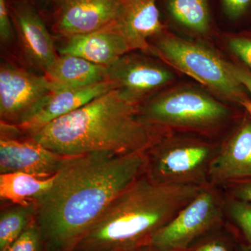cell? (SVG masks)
Here are the masks:
<instances>
[{
	"label": "cell",
	"instance_id": "ffe728a7",
	"mask_svg": "<svg viewBox=\"0 0 251 251\" xmlns=\"http://www.w3.org/2000/svg\"><path fill=\"white\" fill-rule=\"evenodd\" d=\"M36 204L15 205L1 211L0 215V251L10 244L36 220Z\"/></svg>",
	"mask_w": 251,
	"mask_h": 251
},
{
	"label": "cell",
	"instance_id": "5b68a950",
	"mask_svg": "<svg viewBox=\"0 0 251 251\" xmlns=\"http://www.w3.org/2000/svg\"><path fill=\"white\" fill-rule=\"evenodd\" d=\"M229 116L226 105L206 92L191 87L153 96L140 105L138 110L143 123L161 130H209L219 126Z\"/></svg>",
	"mask_w": 251,
	"mask_h": 251
},
{
	"label": "cell",
	"instance_id": "f1b7e54d",
	"mask_svg": "<svg viewBox=\"0 0 251 251\" xmlns=\"http://www.w3.org/2000/svg\"><path fill=\"white\" fill-rule=\"evenodd\" d=\"M29 1H31L36 6H37L38 3H40L41 5L52 4V7L54 9V6H55L59 0H29Z\"/></svg>",
	"mask_w": 251,
	"mask_h": 251
},
{
	"label": "cell",
	"instance_id": "83f0119b",
	"mask_svg": "<svg viewBox=\"0 0 251 251\" xmlns=\"http://www.w3.org/2000/svg\"><path fill=\"white\" fill-rule=\"evenodd\" d=\"M231 67H232L234 75L244 86L246 90L251 94V73L247 69L235 65V64H231Z\"/></svg>",
	"mask_w": 251,
	"mask_h": 251
},
{
	"label": "cell",
	"instance_id": "e0dca14e",
	"mask_svg": "<svg viewBox=\"0 0 251 251\" xmlns=\"http://www.w3.org/2000/svg\"><path fill=\"white\" fill-rule=\"evenodd\" d=\"M44 75L54 90L86 87L108 80V68L69 54L57 56Z\"/></svg>",
	"mask_w": 251,
	"mask_h": 251
},
{
	"label": "cell",
	"instance_id": "ba28073f",
	"mask_svg": "<svg viewBox=\"0 0 251 251\" xmlns=\"http://www.w3.org/2000/svg\"><path fill=\"white\" fill-rule=\"evenodd\" d=\"M55 90L45 75H39L14 63L0 66L1 123L18 126Z\"/></svg>",
	"mask_w": 251,
	"mask_h": 251
},
{
	"label": "cell",
	"instance_id": "cb8c5ba5",
	"mask_svg": "<svg viewBox=\"0 0 251 251\" xmlns=\"http://www.w3.org/2000/svg\"><path fill=\"white\" fill-rule=\"evenodd\" d=\"M15 37L14 25L10 14L9 0H0V39L1 44L9 46Z\"/></svg>",
	"mask_w": 251,
	"mask_h": 251
},
{
	"label": "cell",
	"instance_id": "4dcf8cb0",
	"mask_svg": "<svg viewBox=\"0 0 251 251\" xmlns=\"http://www.w3.org/2000/svg\"><path fill=\"white\" fill-rule=\"evenodd\" d=\"M239 251H251V245L242 242L239 248Z\"/></svg>",
	"mask_w": 251,
	"mask_h": 251
},
{
	"label": "cell",
	"instance_id": "2e32d148",
	"mask_svg": "<svg viewBox=\"0 0 251 251\" xmlns=\"http://www.w3.org/2000/svg\"><path fill=\"white\" fill-rule=\"evenodd\" d=\"M66 39L59 49V54L76 56L107 68L130 52L123 36L110 25L98 31Z\"/></svg>",
	"mask_w": 251,
	"mask_h": 251
},
{
	"label": "cell",
	"instance_id": "d4e9b609",
	"mask_svg": "<svg viewBox=\"0 0 251 251\" xmlns=\"http://www.w3.org/2000/svg\"><path fill=\"white\" fill-rule=\"evenodd\" d=\"M227 44L229 50L251 71V39L232 37L229 39Z\"/></svg>",
	"mask_w": 251,
	"mask_h": 251
},
{
	"label": "cell",
	"instance_id": "7402d4cb",
	"mask_svg": "<svg viewBox=\"0 0 251 251\" xmlns=\"http://www.w3.org/2000/svg\"><path fill=\"white\" fill-rule=\"evenodd\" d=\"M226 209L244 242L251 245V203L232 197L226 203Z\"/></svg>",
	"mask_w": 251,
	"mask_h": 251
},
{
	"label": "cell",
	"instance_id": "9a60e30c",
	"mask_svg": "<svg viewBox=\"0 0 251 251\" xmlns=\"http://www.w3.org/2000/svg\"><path fill=\"white\" fill-rule=\"evenodd\" d=\"M243 180H251V120H244L218 149L209 171L211 184Z\"/></svg>",
	"mask_w": 251,
	"mask_h": 251
},
{
	"label": "cell",
	"instance_id": "5bb4252c",
	"mask_svg": "<svg viewBox=\"0 0 251 251\" xmlns=\"http://www.w3.org/2000/svg\"><path fill=\"white\" fill-rule=\"evenodd\" d=\"M113 89L111 82L107 80L86 87L53 90L25 120L16 126L23 133L29 134Z\"/></svg>",
	"mask_w": 251,
	"mask_h": 251
},
{
	"label": "cell",
	"instance_id": "484cf974",
	"mask_svg": "<svg viewBox=\"0 0 251 251\" xmlns=\"http://www.w3.org/2000/svg\"><path fill=\"white\" fill-rule=\"evenodd\" d=\"M226 14L229 18L235 19L240 17L249 5L251 0H221Z\"/></svg>",
	"mask_w": 251,
	"mask_h": 251
},
{
	"label": "cell",
	"instance_id": "7c38bea8",
	"mask_svg": "<svg viewBox=\"0 0 251 251\" xmlns=\"http://www.w3.org/2000/svg\"><path fill=\"white\" fill-rule=\"evenodd\" d=\"M119 0H59L53 9V29L67 38L98 31L111 24Z\"/></svg>",
	"mask_w": 251,
	"mask_h": 251
},
{
	"label": "cell",
	"instance_id": "8fae6325",
	"mask_svg": "<svg viewBox=\"0 0 251 251\" xmlns=\"http://www.w3.org/2000/svg\"><path fill=\"white\" fill-rule=\"evenodd\" d=\"M11 134L1 133L0 174L23 173L52 176L58 173L69 156L51 151L31 138H16V127L6 126Z\"/></svg>",
	"mask_w": 251,
	"mask_h": 251
},
{
	"label": "cell",
	"instance_id": "44dd1931",
	"mask_svg": "<svg viewBox=\"0 0 251 251\" xmlns=\"http://www.w3.org/2000/svg\"><path fill=\"white\" fill-rule=\"evenodd\" d=\"M242 243L221 226L198 239L186 251H239Z\"/></svg>",
	"mask_w": 251,
	"mask_h": 251
},
{
	"label": "cell",
	"instance_id": "603a6c76",
	"mask_svg": "<svg viewBox=\"0 0 251 251\" xmlns=\"http://www.w3.org/2000/svg\"><path fill=\"white\" fill-rule=\"evenodd\" d=\"M4 251H45L44 239L36 220Z\"/></svg>",
	"mask_w": 251,
	"mask_h": 251
},
{
	"label": "cell",
	"instance_id": "8992f818",
	"mask_svg": "<svg viewBox=\"0 0 251 251\" xmlns=\"http://www.w3.org/2000/svg\"><path fill=\"white\" fill-rule=\"evenodd\" d=\"M218 149L202 140L162 135L145 152V175L158 184L206 186Z\"/></svg>",
	"mask_w": 251,
	"mask_h": 251
},
{
	"label": "cell",
	"instance_id": "277c9868",
	"mask_svg": "<svg viewBox=\"0 0 251 251\" xmlns=\"http://www.w3.org/2000/svg\"><path fill=\"white\" fill-rule=\"evenodd\" d=\"M150 50L168 65L197 80L229 101L240 105L251 117L247 90L226 62L205 46L163 33L151 39Z\"/></svg>",
	"mask_w": 251,
	"mask_h": 251
},
{
	"label": "cell",
	"instance_id": "4316f807",
	"mask_svg": "<svg viewBox=\"0 0 251 251\" xmlns=\"http://www.w3.org/2000/svg\"><path fill=\"white\" fill-rule=\"evenodd\" d=\"M231 191L232 197L251 203V180L239 181Z\"/></svg>",
	"mask_w": 251,
	"mask_h": 251
},
{
	"label": "cell",
	"instance_id": "4fadbf2b",
	"mask_svg": "<svg viewBox=\"0 0 251 251\" xmlns=\"http://www.w3.org/2000/svg\"><path fill=\"white\" fill-rule=\"evenodd\" d=\"M129 46L130 51L148 52L151 39L164 32L156 0H119L118 9L110 24Z\"/></svg>",
	"mask_w": 251,
	"mask_h": 251
},
{
	"label": "cell",
	"instance_id": "f546056e",
	"mask_svg": "<svg viewBox=\"0 0 251 251\" xmlns=\"http://www.w3.org/2000/svg\"><path fill=\"white\" fill-rule=\"evenodd\" d=\"M130 251H159L157 250L156 248L153 247L151 244H147V245L143 246V247H140L138 248V249H135L134 250Z\"/></svg>",
	"mask_w": 251,
	"mask_h": 251
},
{
	"label": "cell",
	"instance_id": "6da1fadb",
	"mask_svg": "<svg viewBox=\"0 0 251 251\" xmlns=\"http://www.w3.org/2000/svg\"><path fill=\"white\" fill-rule=\"evenodd\" d=\"M145 152L69 156L36 202L45 251H73L118 197L145 174Z\"/></svg>",
	"mask_w": 251,
	"mask_h": 251
},
{
	"label": "cell",
	"instance_id": "9c48e42d",
	"mask_svg": "<svg viewBox=\"0 0 251 251\" xmlns=\"http://www.w3.org/2000/svg\"><path fill=\"white\" fill-rule=\"evenodd\" d=\"M108 75L124 99L138 105L175 78L174 74L159 63L130 52L108 67Z\"/></svg>",
	"mask_w": 251,
	"mask_h": 251
},
{
	"label": "cell",
	"instance_id": "52a82bcc",
	"mask_svg": "<svg viewBox=\"0 0 251 251\" xmlns=\"http://www.w3.org/2000/svg\"><path fill=\"white\" fill-rule=\"evenodd\" d=\"M222 206L206 186L153 236L150 244L159 251H186L213 229L223 226Z\"/></svg>",
	"mask_w": 251,
	"mask_h": 251
},
{
	"label": "cell",
	"instance_id": "ac0fdd59",
	"mask_svg": "<svg viewBox=\"0 0 251 251\" xmlns=\"http://www.w3.org/2000/svg\"><path fill=\"white\" fill-rule=\"evenodd\" d=\"M56 174L49 177L23 173L0 174L1 201L15 205L36 204L53 184Z\"/></svg>",
	"mask_w": 251,
	"mask_h": 251
},
{
	"label": "cell",
	"instance_id": "7a4b0ae2",
	"mask_svg": "<svg viewBox=\"0 0 251 251\" xmlns=\"http://www.w3.org/2000/svg\"><path fill=\"white\" fill-rule=\"evenodd\" d=\"M139 106L113 89L27 137L64 156L145 152L163 130L143 123Z\"/></svg>",
	"mask_w": 251,
	"mask_h": 251
},
{
	"label": "cell",
	"instance_id": "30bf717a",
	"mask_svg": "<svg viewBox=\"0 0 251 251\" xmlns=\"http://www.w3.org/2000/svg\"><path fill=\"white\" fill-rule=\"evenodd\" d=\"M15 36L28 64L44 73L57 57L42 14L29 0H9Z\"/></svg>",
	"mask_w": 251,
	"mask_h": 251
},
{
	"label": "cell",
	"instance_id": "d6986e66",
	"mask_svg": "<svg viewBox=\"0 0 251 251\" xmlns=\"http://www.w3.org/2000/svg\"><path fill=\"white\" fill-rule=\"evenodd\" d=\"M168 9L175 21L193 32L205 34L210 29L206 0H169Z\"/></svg>",
	"mask_w": 251,
	"mask_h": 251
},
{
	"label": "cell",
	"instance_id": "3957f363",
	"mask_svg": "<svg viewBox=\"0 0 251 251\" xmlns=\"http://www.w3.org/2000/svg\"><path fill=\"white\" fill-rule=\"evenodd\" d=\"M204 187L158 184L144 174L115 198L73 251H130L150 244Z\"/></svg>",
	"mask_w": 251,
	"mask_h": 251
}]
</instances>
